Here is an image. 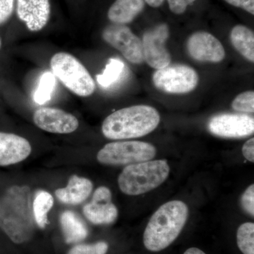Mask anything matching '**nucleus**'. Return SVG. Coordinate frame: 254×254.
I'll return each mask as SVG.
<instances>
[{
    "mask_svg": "<svg viewBox=\"0 0 254 254\" xmlns=\"http://www.w3.org/2000/svg\"><path fill=\"white\" fill-rule=\"evenodd\" d=\"M160 122V114L153 107L134 105L109 115L103 122L102 131L112 140L138 138L154 131Z\"/></svg>",
    "mask_w": 254,
    "mask_h": 254,
    "instance_id": "obj_3",
    "label": "nucleus"
},
{
    "mask_svg": "<svg viewBox=\"0 0 254 254\" xmlns=\"http://www.w3.org/2000/svg\"><path fill=\"white\" fill-rule=\"evenodd\" d=\"M33 122L44 131L55 133H70L79 126L77 119L71 114L53 108H42L33 114Z\"/></svg>",
    "mask_w": 254,
    "mask_h": 254,
    "instance_id": "obj_12",
    "label": "nucleus"
},
{
    "mask_svg": "<svg viewBox=\"0 0 254 254\" xmlns=\"http://www.w3.org/2000/svg\"><path fill=\"white\" fill-rule=\"evenodd\" d=\"M15 0H0V25L6 22L14 10Z\"/></svg>",
    "mask_w": 254,
    "mask_h": 254,
    "instance_id": "obj_27",
    "label": "nucleus"
},
{
    "mask_svg": "<svg viewBox=\"0 0 254 254\" xmlns=\"http://www.w3.org/2000/svg\"><path fill=\"white\" fill-rule=\"evenodd\" d=\"M53 196L48 192L41 190L37 193L33 203V213L38 226L45 228L48 224V214L53 206Z\"/></svg>",
    "mask_w": 254,
    "mask_h": 254,
    "instance_id": "obj_20",
    "label": "nucleus"
},
{
    "mask_svg": "<svg viewBox=\"0 0 254 254\" xmlns=\"http://www.w3.org/2000/svg\"><path fill=\"white\" fill-rule=\"evenodd\" d=\"M155 146L142 141H118L108 143L98 152L97 158L107 165H124L142 163L154 158Z\"/></svg>",
    "mask_w": 254,
    "mask_h": 254,
    "instance_id": "obj_6",
    "label": "nucleus"
},
{
    "mask_svg": "<svg viewBox=\"0 0 254 254\" xmlns=\"http://www.w3.org/2000/svg\"><path fill=\"white\" fill-rule=\"evenodd\" d=\"M50 66L55 76L75 94L88 97L94 93V80L86 68L73 55L57 53L51 58Z\"/></svg>",
    "mask_w": 254,
    "mask_h": 254,
    "instance_id": "obj_5",
    "label": "nucleus"
},
{
    "mask_svg": "<svg viewBox=\"0 0 254 254\" xmlns=\"http://www.w3.org/2000/svg\"><path fill=\"white\" fill-rule=\"evenodd\" d=\"M184 254H205L203 251L198 248H190L187 250Z\"/></svg>",
    "mask_w": 254,
    "mask_h": 254,
    "instance_id": "obj_32",
    "label": "nucleus"
},
{
    "mask_svg": "<svg viewBox=\"0 0 254 254\" xmlns=\"http://www.w3.org/2000/svg\"><path fill=\"white\" fill-rule=\"evenodd\" d=\"M232 109L240 113H254V92L248 91L237 95L232 103Z\"/></svg>",
    "mask_w": 254,
    "mask_h": 254,
    "instance_id": "obj_24",
    "label": "nucleus"
},
{
    "mask_svg": "<svg viewBox=\"0 0 254 254\" xmlns=\"http://www.w3.org/2000/svg\"><path fill=\"white\" fill-rule=\"evenodd\" d=\"M196 0H168L169 7L175 14H182L187 10V6Z\"/></svg>",
    "mask_w": 254,
    "mask_h": 254,
    "instance_id": "obj_28",
    "label": "nucleus"
},
{
    "mask_svg": "<svg viewBox=\"0 0 254 254\" xmlns=\"http://www.w3.org/2000/svg\"><path fill=\"white\" fill-rule=\"evenodd\" d=\"M228 4L242 8L250 14H254V0H225Z\"/></svg>",
    "mask_w": 254,
    "mask_h": 254,
    "instance_id": "obj_29",
    "label": "nucleus"
},
{
    "mask_svg": "<svg viewBox=\"0 0 254 254\" xmlns=\"http://www.w3.org/2000/svg\"><path fill=\"white\" fill-rule=\"evenodd\" d=\"M60 225L66 243H78L88 236V230L86 224L72 211L66 210L62 214Z\"/></svg>",
    "mask_w": 254,
    "mask_h": 254,
    "instance_id": "obj_18",
    "label": "nucleus"
},
{
    "mask_svg": "<svg viewBox=\"0 0 254 254\" xmlns=\"http://www.w3.org/2000/svg\"><path fill=\"white\" fill-rule=\"evenodd\" d=\"M169 36L166 23H160L143 33L141 41L144 61L152 68L160 69L171 63V55L166 48Z\"/></svg>",
    "mask_w": 254,
    "mask_h": 254,
    "instance_id": "obj_9",
    "label": "nucleus"
},
{
    "mask_svg": "<svg viewBox=\"0 0 254 254\" xmlns=\"http://www.w3.org/2000/svg\"><path fill=\"white\" fill-rule=\"evenodd\" d=\"M241 204L242 208L250 214L254 216V185H250L247 190L244 192L241 198Z\"/></svg>",
    "mask_w": 254,
    "mask_h": 254,
    "instance_id": "obj_26",
    "label": "nucleus"
},
{
    "mask_svg": "<svg viewBox=\"0 0 254 254\" xmlns=\"http://www.w3.org/2000/svg\"><path fill=\"white\" fill-rule=\"evenodd\" d=\"M111 191L105 187L95 190L93 199L83 207L86 218L95 225H108L118 218V208L112 203Z\"/></svg>",
    "mask_w": 254,
    "mask_h": 254,
    "instance_id": "obj_13",
    "label": "nucleus"
},
{
    "mask_svg": "<svg viewBox=\"0 0 254 254\" xmlns=\"http://www.w3.org/2000/svg\"><path fill=\"white\" fill-rule=\"evenodd\" d=\"M187 51L190 58L202 63H218L225 59V48L210 33L198 31L189 38Z\"/></svg>",
    "mask_w": 254,
    "mask_h": 254,
    "instance_id": "obj_11",
    "label": "nucleus"
},
{
    "mask_svg": "<svg viewBox=\"0 0 254 254\" xmlns=\"http://www.w3.org/2000/svg\"><path fill=\"white\" fill-rule=\"evenodd\" d=\"M0 47H1V40H0Z\"/></svg>",
    "mask_w": 254,
    "mask_h": 254,
    "instance_id": "obj_33",
    "label": "nucleus"
},
{
    "mask_svg": "<svg viewBox=\"0 0 254 254\" xmlns=\"http://www.w3.org/2000/svg\"><path fill=\"white\" fill-rule=\"evenodd\" d=\"M34 221L29 187L8 189L0 197V229L15 244L25 243L33 236Z\"/></svg>",
    "mask_w": 254,
    "mask_h": 254,
    "instance_id": "obj_1",
    "label": "nucleus"
},
{
    "mask_svg": "<svg viewBox=\"0 0 254 254\" xmlns=\"http://www.w3.org/2000/svg\"><path fill=\"white\" fill-rule=\"evenodd\" d=\"M242 153H243L244 157L247 160H249L252 163L254 162V138H250L248 140L243 147H242Z\"/></svg>",
    "mask_w": 254,
    "mask_h": 254,
    "instance_id": "obj_30",
    "label": "nucleus"
},
{
    "mask_svg": "<svg viewBox=\"0 0 254 254\" xmlns=\"http://www.w3.org/2000/svg\"><path fill=\"white\" fill-rule=\"evenodd\" d=\"M237 245L244 254H254V224L246 222L237 230Z\"/></svg>",
    "mask_w": 254,
    "mask_h": 254,
    "instance_id": "obj_23",
    "label": "nucleus"
},
{
    "mask_svg": "<svg viewBox=\"0 0 254 254\" xmlns=\"http://www.w3.org/2000/svg\"><path fill=\"white\" fill-rule=\"evenodd\" d=\"M55 85L56 79L53 73L46 71L43 73L40 79L39 85L34 94V100L37 104H45L51 99Z\"/></svg>",
    "mask_w": 254,
    "mask_h": 254,
    "instance_id": "obj_22",
    "label": "nucleus"
},
{
    "mask_svg": "<svg viewBox=\"0 0 254 254\" xmlns=\"http://www.w3.org/2000/svg\"><path fill=\"white\" fill-rule=\"evenodd\" d=\"M18 18L31 31H39L46 26L50 16L49 0H16Z\"/></svg>",
    "mask_w": 254,
    "mask_h": 254,
    "instance_id": "obj_14",
    "label": "nucleus"
},
{
    "mask_svg": "<svg viewBox=\"0 0 254 254\" xmlns=\"http://www.w3.org/2000/svg\"><path fill=\"white\" fill-rule=\"evenodd\" d=\"M108 245L100 242L93 245H78L73 247L67 254H106Z\"/></svg>",
    "mask_w": 254,
    "mask_h": 254,
    "instance_id": "obj_25",
    "label": "nucleus"
},
{
    "mask_svg": "<svg viewBox=\"0 0 254 254\" xmlns=\"http://www.w3.org/2000/svg\"><path fill=\"white\" fill-rule=\"evenodd\" d=\"M143 1L152 7L156 8L161 6L165 0H143Z\"/></svg>",
    "mask_w": 254,
    "mask_h": 254,
    "instance_id": "obj_31",
    "label": "nucleus"
},
{
    "mask_svg": "<svg viewBox=\"0 0 254 254\" xmlns=\"http://www.w3.org/2000/svg\"><path fill=\"white\" fill-rule=\"evenodd\" d=\"M103 40L119 50L130 63L140 64L144 62L142 41L125 25H110L103 32Z\"/></svg>",
    "mask_w": 254,
    "mask_h": 254,
    "instance_id": "obj_8",
    "label": "nucleus"
},
{
    "mask_svg": "<svg viewBox=\"0 0 254 254\" xmlns=\"http://www.w3.org/2000/svg\"><path fill=\"white\" fill-rule=\"evenodd\" d=\"M199 81V76L188 65L175 64L157 69L153 75L154 86L160 91L170 94H184L193 91Z\"/></svg>",
    "mask_w": 254,
    "mask_h": 254,
    "instance_id": "obj_7",
    "label": "nucleus"
},
{
    "mask_svg": "<svg viewBox=\"0 0 254 254\" xmlns=\"http://www.w3.org/2000/svg\"><path fill=\"white\" fill-rule=\"evenodd\" d=\"M188 216V206L180 200H172L161 205L145 227V248L154 252L165 250L180 235Z\"/></svg>",
    "mask_w": 254,
    "mask_h": 254,
    "instance_id": "obj_2",
    "label": "nucleus"
},
{
    "mask_svg": "<svg viewBox=\"0 0 254 254\" xmlns=\"http://www.w3.org/2000/svg\"><path fill=\"white\" fill-rule=\"evenodd\" d=\"M169 173L170 167L165 160L131 164L120 174L118 185L122 191L127 195H141L161 185Z\"/></svg>",
    "mask_w": 254,
    "mask_h": 254,
    "instance_id": "obj_4",
    "label": "nucleus"
},
{
    "mask_svg": "<svg viewBox=\"0 0 254 254\" xmlns=\"http://www.w3.org/2000/svg\"><path fill=\"white\" fill-rule=\"evenodd\" d=\"M93 184L89 180L73 175L67 186L55 190L57 198L66 204L78 205L84 201L91 194Z\"/></svg>",
    "mask_w": 254,
    "mask_h": 254,
    "instance_id": "obj_16",
    "label": "nucleus"
},
{
    "mask_svg": "<svg viewBox=\"0 0 254 254\" xmlns=\"http://www.w3.org/2000/svg\"><path fill=\"white\" fill-rule=\"evenodd\" d=\"M125 71V64L123 61L116 58H111L107 64L103 73L97 75V81L103 88H110L121 79Z\"/></svg>",
    "mask_w": 254,
    "mask_h": 254,
    "instance_id": "obj_21",
    "label": "nucleus"
},
{
    "mask_svg": "<svg viewBox=\"0 0 254 254\" xmlns=\"http://www.w3.org/2000/svg\"><path fill=\"white\" fill-rule=\"evenodd\" d=\"M208 131L222 138H240L254 132V119L244 114H219L208 123Z\"/></svg>",
    "mask_w": 254,
    "mask_h": 254,
    "instance_id": "obj_10",
    "label": "nucleus"
},
{
    "mask_svg": "<svg viewBox=\"0 0 254 254\" xmlns=\"http://www.w3.org/2000/svg\"><path fill=\"white\" fill-rule=\"evenodd\" d=\"M29 142L14 133L0 132V166L20 163L31 154Z\"/></svg>",
    "mask_w": 254,
    "mask_h": 254,
    "instance_id": "obj_15",
    "label": "nucleus"
},
{
    "mask_svg": "<svg viewBox=\"0 0 254 254\" xmlns=\"http://www.w3.org/2000/svg\"><path fill=\"white\" fill-rule=\"evenodd\" d=\"M145 7L143 0H116L108 11V18L116 24L132 22Z\"/></svg>",
    "mask_w": 254,
    "mask_h": 254,
    "instance_id": "obj_17",
    "label": "nucleus"
},
{
    "mask_svg": "<svg viewBox=\"0 0 254 254\" xmlns=\"http://www.w3.org/2000/svg\"><path fill=\"white\" fill-rule=\"evenodd\" d=\"M232 46L244 58L251 63L254 62V32L243 25H237L230 33Z\"/></svg>",
    "mask_w": 254,
    "mask_h": 254,
    "instance_id": "obj_19",
    "label": "nucleus"
}]
</instances>
